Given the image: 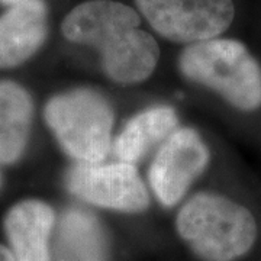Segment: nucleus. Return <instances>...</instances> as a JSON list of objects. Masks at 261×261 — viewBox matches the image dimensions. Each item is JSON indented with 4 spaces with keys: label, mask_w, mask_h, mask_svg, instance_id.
I'll use <instances>...</instances> for the list:
<instances>
[{
    "label": "nucleus",
    "mask_w": 261,
    "mask_h": 261,
    "mask_svg": "<svg viewBox=\"0 0 261 261\" xmlns=\"http://www.w3.org/2000/svg\"><path fill=\"white\" fill-rule=\"evenodd\" d=\"M135 10L113 0H89L75 6L61 25L68 41L96 48L106 74L122 84L140 83L159 63L155 39L140 29Z\"/></svg>",
    "instance_id": "1"
},
{
    "label": "nucleus",
    "mask_w": 261,
    "mask_h": 261,
    "mask_svg": "<svg viewBox=\"0 0 261 261\" xmlns=\"http://www.w3.org/2000/svg\"><path fill=\"white\" fill-rule=\"evenodd\" d=\"M177 229L206 261H232L247 254L257 238V224L243 205L221 195L200 193L181 207Z\"/></svg>",
    "instance_id": "2"
},
{
    "label": "nucleus",
    "mask_w": 261,
    "mask_h": 261,
    "mask_svg": "<svg viewBox=\"0 0 261 261\" xmlns=\"http://www.w3.org/2000/svg\"><path fill=\"white\" fill-rule=\"evenodd\" d=\"M180 71L189 80L219 93L240 111L261 105V68L247 47L235 39H209L181 53Z\"/></svg>",
    "instance_id": "3"
},
{
    "label": "nucleus",
    "mask_w": 261,
    "mask_h": 261,
    "mask_svg": "<svg viewBox=\"0 0 261 261\" xmlns=\"http://www.w3.org/2000/svg\"><path fill=\"white\" fill-rule=\"evenodd\" d=\"M45 121L65 152L80 163H100L111 147L113 113L100 94L73 90L54 96Z\"/></svg>",
    "instance_id": "4"
},
{
    "label": "nucleus",
    "mask_w": 261,
    "mask_h": 261,
    "mask_svg": "<svg viewBox=\"0 0 261 261\" xmlns=\"http://www.w3.org/2000/svg\"><path fill=\"white\" fill-rule=\"evenodd\" d=\"M161 37L180 44L215 39L231 27L232 0H135Z\"/></svg>",
    "instance_id": "5"
},
{
    "label": "nucleus",
    "mask_w": 261,
    "mask_h": 261,
    "mask_svg": "<svg viewBox=\"0 0 261 261\" xmlns=\"http://www.w3.org/2000/svg\"><path fill=\"white\" fill-rule=\"evenodd\" d=\"M68 190L87 203L122 212H141L148 206V192L134 164H84L67 174Z\"/></svg>",
    "instance_id": "6"
},
{
    "label": "nucleus",
    "mask_w": 261,
    "mask_h": 261,
    "mask_svg": "<svg viewBox=\"0 0 261 261\" xmlns=\"http://www.w3.org/2000/svg\"><path fill=\"white\" fill-rule=\"evenodd\" d=\"M205 142L190 128L176 129L163 142L149 167V183L163 205L173 206L207 166Z\"/></svg>",
    "instance_id": "7"
},
{
    "label": "nucleus",
    "mask_w": 261,
    "mask_h": 261,
    "mask_svg": "<svg viewBox=\"0 0 261 261\" xmlns=\"http://www.w3.org/2000/svg\"><path fill=\"white\" fill-rule=\"evenodd\" d=\"M48 10L42 0H22L0 16V68L20 65L42 47Z\"/></svg>",
    "instance_id": "8"
},
{
    "label": "nucleus",
    "mask_w": 261,
    "mask_h": 261,
    "mask_svg": "<svg viewBox=\"0 0 261 261\" xmlns=\"http://www.w3.org/2000/svg\"><path fill=\"white\" fill-rule=\"evenodd\" d=\"M56 226L51 206L41 200H23L5 218V232L16 261H51L49 240Z\"/></svg>",
    "instance_id": "9"
},
{
    "label": "nucleus",
    "mask_w": 261,
    "mask_h": 261,
    "mask_svg": "<svg viewBox=\"0 0 261 261\" xmlns=\"http://www.w3.org/2000/svg\"><path fill=\"white\" fill-rule=\"evenodd\" d=\"M108 245L93 215L79 209L63 214L51 244V261H106Z\"/></svg>",
    "instance_id": "10"
},
{
    "label": "nucleus",
    "mask_w": 261,
    "mask_h": 261,
    "mask_svg": "<svg viewBox=\"0 0 261 261\" xmlns=\"http://www.w3.org/2000/svg\"><path fill=\"white\" fill-rule=\"evenodd\" d=\"M32 99L13 82H0V163L18 161L27 148L32 123Z\"/></svg>",
    "instance_id": "11"
},
{
    "label": "nucleus",
    "mask_w": 261,
    "mask_h": 261,
    "mask_svg": "<svg viewBox=\"0 0 261 261\" xmlns=\"http://www.w3.org/2000/svg\"><path fill=\"white\" fill-rule=\"evenodd\" d=\"M177 122V115L170 106H154L141 112L128 122L115 142L118 159L135 164L154 145L167 140L176 130Z\"/></svg>",
    "instance_id": "12"
},
{
    "label": "nucleus",
    "mask_w": 261,
    "mask_h": 261,
    "mask_svg": "<svg viewBox=\"0 0 261 261\" xmlns=\"http://www.w3.org/2000/svg\"><path fill=\"white\" fill-rule=\"evenodd\" d=\"M0 261H16L13 254L10 250H8L6 247L0 245Z\"/></svg>",
    "instance_id": "13"
},
{
    "label": "nucleus",
    "mask_w": 261,
    "mask_h": 261,
    "mask_svg": "<svg viewBox=\"0 0 261 261\" xmlns=\"http://www.w3.org/2000/svg\"><path fill=\"white\" fill-rule=\"evenodd\" d=\"M19 2H22V0H0V3L2 5H6V6H12L15 3H19Z\"/></svg>",
    "instance_id": "14"
}]
</instances>
